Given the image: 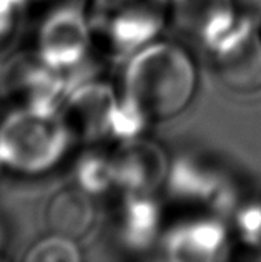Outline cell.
Returning a JSON list of instances; mask_svg holds the SVG:
<instances>
[{"instance_id":"obj_1","label":"cell","mask_w":261,"mask_h":262,"mask_svg":"<svg viewBox=\"0 0 261 262\" xmlns=\"http://www.w3.org/2000/svg\"><path fill=\"white\" fill-rule=\"evenodd\" d=\"M198 72L182 45L160 40L133 52L122 77L123 103L147 121H167L195 98Z\"/></svg>"},{"instance_id":"obj_2","label":"cell","mask_w":261,"mask_h":262,"mask_svg":"<svg viewBox=\"0 0 261 262\" xmlns=\"http://www.w3.org/2000/svg\"><path fill=\"white\" fill-rule=\"evenodd\" d=\"M213 70L225 86L236 93L261 90V35L250 27H233L211 45Z\"/></svg>"},{"instance_id":"obj_3","label":"cell","mask_w":261,"mask_h":262,"mask_svg":"<svg viewBox=\"0 0 261 262\" xmlns=\"http://www.w3.org/2000/svg\"><path fill=\"white\" fill-rule=\"evenodd\" d=\"M168 15L185 37L210 47L236 25L235 0H170Z\"/></svg>"},{"instance_id":"obj_4","label":"cell","mask_w":261,"mask_h":262,"mask_svg":"<svg viewBox=\"0 0 261 262\" xmlns=\"http://www.w3.org/2000/svg\"><path fill=\"white\" fill-rule=\"evenodd\" d=\"M140 2L145 0H98L95 5L97 29L104 35L112 37L115 42L122 38V43L130 45L133 52L138 50L132 25H135L143 45L150 42L148 38L153 35L158 27L156 15L135 9L132 10V5Z\"/></svg>"},{"instance_id":"obj_5","label":"cell","mask_w":261,"mask_h":262,"mask_svg":"<svg viewBox=\"0 0 261 262\" xmlns=\"http://www.w3.org/2000/svg\"><path fill=\"white\" fill-rule=\"evenodd\" d=\"M93 206L82 191L65 189L55 194L49 206V223L53 232L77 239L92 226Z\"/></svg>"},{"instance_id":"obj_6","label":"cell","mask_w":261,"mask_h":262,"mask_svg":"<svg viewBox=\"0 0 261 262\" xmlns=\"http://www.w3.org/2000/svg\"><path fill=\"white\" fill-rule=\"evenodd\" d=\"M29 260H38V262H72L80 259L78 247L75 246L72 237L62 236V234L53 232L50 237H45L42 241H38L30 249V252L27 254Z\"/></svg>"}]
</instances>
